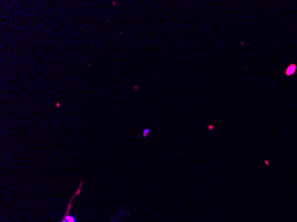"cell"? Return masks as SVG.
I'll return each mask as SVG.
<instances>
[{
  "mask_svg": "<svg viewBox=\"0 0 297 222\" xmlns=\"http://www.w3.org/2000/svg\"><path fill=\"white\" fill-rule=\"evenodd\" d=\"M294 71H295V66H294V65H291V66H289V67L287 68V69H286V75H287V76L293 75Z\"/></svg>",
  "mask_w": 297,
  "mask_h": 222,
  "instance_id": "1",
  "label": "cell"
}]
</instances>
